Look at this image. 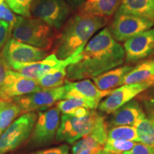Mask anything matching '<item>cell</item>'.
Wrapping results in <instances>:
<instances>
[{
	"instance_id": "6da1fadb",
	"label": "cell",
	"mask_w": 154,
	"mask_h": 154,
	"mask_svg": "<svg viewBox=\"0 0 154 154\" xmlns=\"http://www.w3.org/2000/svg\"><path fill=\"white\" fill-rule=\"evenodd\" d=\"M126 61L124 49L105 27L86 44L79 59L66 68V80L89 79L110 69L120 66Z\"/></svg>"
},
{
	"instance_id": "7a4b0ae2",
	"label": "cell",
	"mask_w": 154,
	"mask_h": 154,
	"mask_svg": "<svg viewBox=\"0 0 154 154\" xmlns=\"http://www.w3.org/2000/svg\"><path fill=\"white\" fill-rule=\"evenodd\" d=\"M107 23L106 18L77 12L67 20L56 38L53 54L60 60L79 55L94 34Z\"/></svg>"
},
{
	"instance_id": "3957f363",
	"label": "cell",
	"mask_w": 154,
	"mask_h": 154,
	"mask_svg": "<svg viewBox=\"0 0 154 154\" xmlns=\"http://www.w3.org/2000/svg\"><path fill=\"white\" fill-rule=\"evenodd\" d=\"M11 34L17 41L47 51L51 49L55 40L54 29L34 17H17Z\"/></svg>"
},
{
	"instance_id": "277c9868",
	"label": "cell",
	"mask_w": 154,
	"mask_h": 154,
	"mask_svg": "<svg viewBox=\"0 0 154 154\" xmlns=\"http://www.w3.org/2000/svg\"><path fill=\"white\" fill-rule=\"evenodd\" d=\"M99 116V113L94 109H91L89 113L82 118L63 114L56 134L57 140L70 144L76 143L93 130Z\"/></svg>"
},
{
	"instance_id": "5b68a950",
	"label": "cell",
	"mask_w": 154,
	"mask_h": 154,
	"mask_svg": "<svg viewBox=\"0 0 154 154\" xmlns=\"http://www.w3.org/2000/svg\"><path fill=\"white\" fill-rule=\"evenodd\" d=\"M72 8L66 0H36L32 6V17L60 29L69 19Z\"/></svg>"
},
{
	"instance_id": "8992f818",
	"label": "cell",
	"mask_w": 154,
	"mask_h": 154,
	"mask_svg": "<svg viewBox=\"0 0 154 154\" xmlns=\"http://www.w3.org/2000/svg\"><path fill=\"white\" fill-rule=\"evenodd\" d=\"M154 23L148 19L117 11L109 26V32L118 42H125L134 36L152 29Z\"/></svg>"
},
{
	"instance_id": "52a82bcc",
	"label": "cell",
	"mask_w": 154,
	"mask_h": 154,
	"mask_svg": "<svg viewBox=\"0 0 154 154\" xmlns=\"http://www.w3.org/2000/svg\"><path fill=\"white\" fill-rule=\"evenodd\" d=\"M36 121L34 112L24 113L0 136V154L13 151L29 137Z\"/></svg>"
},
{
	"instance_id": "ba28073f",
	"label": "cell",
	"mask_w": 154,
	"mask_h": 154,
	"mask_svg": "<svg viewBox=\"0 0 154 154\" xmlns=\"http://www.w3.org/2000/svg\"><path fill=\"white\" fill-rule=\"evenodd\" d=\"M64 86L51 88H43L40 91L18 96L12 100L20 109L21 113L36 110H47L58 101L64 99Z\"/></svg>"
},
{
	"instance_id": "9c48e42d",
	"label": "cell",
	"mask_w": 154,
	"mask_h": 154,
	"mask_svg": "<svg viewBox=\"0 0 154 154\" xmlns=\"http://www.w3.org/2000/svg\"><path fill=\"white\" fill-rule=\"evenodd\" d=\"M153 86V82H142L119 86L113 89L110 95L101 101L97 107L98 109L106 114H111Z\"/></svg>"
},
{
	"instance_id": "30bf717a",
	"label": "cell",
	"mask_w": 154,
	"mask_h": 154,
	"mask_svg": "<svg viewBox=\"0 0 154 154\" xmlns=\"http://www.w3.org/2000/svg\"><path fill=\"white\" fill-rule=\"evenodd\" d=\"M0 54L10 68L14 63H26L41 61L47 57L48 51L11 38L4 46Z\"/></svg>"
},
{
	"instance_id": "8fae6325",
	"label": "cell",
	"mask_w": 154,
	"mask_h": 154,
	"mask_svg": "<svg viewBox=\"0 0 154 154\" xmlns=\"http://www.w3.org/2000/svg\"><path fill=\"white\" fill-rule=\"evenodd\" d=\"M78 59L79 55L68 58L65 60H60L54 54H51L41 61L26 63H14L10 68L26 78L37 80L50 71L62 66H69L76 62Z\"/></svg>"
},
{
	"instance_id": "7c38bea8",
	"label": "cell",
	"mask_w": 154,
	"mask_h": 154,
	"mask_svg": "<svg viewBox=\"0 0 154 154\" xmlns=\"http://www.w3.org/2000/svg\"><path fill=\"white\" fill-rule=\"evenodd\" d=\"M43 89L37 81L26 78L12 69H9L3 85L0 87V99L12 101L14 98Z\"/></svg>"
},
{
	"instance_id": "4fadbf2b",
	"label": "cell",
	"mask_w": 154,
	"mask_h": 154,
	"mask_svg": "<svg viewBox=\"0 0 154 154\" xmlns=\"http://www.w3.org/2000/svg\"><path fill=\"white\" fill-rule=\"evenodd\" d=\"M59 116L60 111L57 107L39 112L32 136L34 144L42 146L52 141L59 127Z\"/></svg>"
},
{
	"instance_id": "5bb4252c",
	"label": "cell",
	"mask_w": 154,
	"mask_h": 154,
	"mask_svg": "<svg viewBox=\"0 0 154 154\" xmlns=\"http://www.w3.org/2000/svg\"><path fill=\"white\" fill-rule=\"evenodd\" d=\"M128 63L136 62L154 54V28L141 32L124 43Z\"/></svg>"
},
{
	"instance_id": "9a60e30c",
	"label": "cell",
	"mask_w": 154,
	"mask_h": 154,
	"mask_svg": "<svg viewBox=\"0 0 154 154\" xmlns=\"http://www.w3.org/2000/svg\"><path fill=\"white\" fill-rule=\"evenodd\" d=\"M63 86L66 90L64 99L74 97L83 98L98 105L103 98L110 95L113 91H101L90 79L74 82L66 80Z\"/></svg>"
},
{
	"instance_id": "2e32d148",
	"label": "cell",
	"mask_w": 154,
	"mask_h": 154,
	"mask_svg": "<svg viewBox=\"0 0 154 154\" xmlns=\"http://www.w3.org/2000/svg\"><path fill=\"white\" fill-rule=\"evenodd\" d=\"M108 138V125L105 117L100 114L96 124L89 134L76 142L72 149V154L83 150L98 149L101 151Z\"/></svg>"
},
{
	"instance_id": "e0dca14e",
	"label": "cell",
	"mask_w": 154,
	"mask_h": 154,
	"mask_svg": "<svg viewBox=\"0 0 154 154\" xmlns=\"http://www.w3.org/2000/svg\"><path fill=\"white\" fill-rule=\"evenodd\" d=\"M144 113L138 100L133 99L111 113L109 119L106 120L108 128L117 126H135Z\"/></svg>"
},
{
	"instance_id": "ac0fdd59",
	"label": "cell",
	"mask_w": 154,
	"mask_h": 154,
	"mask_svg": "<svg viewBox=\"0 0 154 154\" xmlns=\"http://www.w3.org/2000/svg\"><path fill=\"white\" fill-rule=\"evenodd\" d=\"M134 66L124 65L110 69L92 79L94 84L101 91H110L123 85L125 76L132 70Z\"/></svg>"
},
{
	"instance_id": "d6986e66",
	"label": "cell",
	"mask_w": 154,
	"mask_h": 154,
	"mask_svg": "<svg viewBox=\"0 0 154 154\" xmlns=\"http://www.w3.org/2000/svg\"><path fill=\"white\" fill-rule=\"evenodd\" d=\"M122 0H86L78 9V12L108 19L115 14Z\"/></svg>"
},
{
	"instance_id": "ffe728a7",
	"label": "cell",
	"mask_w": 154,
	"mask_h": 154,
	"mask_svg": "<svg viewBox=\"0 0 154 154\" xmlns=\"http://www.w3.org/2000/svg\"><path fill=\"white\" fill-rule=\"evenodd\" d=\"M118 11L136 15L154 23V0H122Z\"/></svg>"
},
{
	"instance_id": "44dd1931",
	"label": "cell",
	"mask_w": 154,
	"mask_h": 154,
	"mask_svg": "<svg viewBox=\"0 0 154 154\" xmlns=\"http://www.w3.org/2000/svg\"><path fill=\"white\" fill-rule=\"evenodd\" d=\"M142 82L154 83V57L141 61L134 66L125 76L123 85Z\"/></svg>"
},
{
	"instance_id": "7402d4cb",
	"label": "cell",
	"mask_w": 154,
	"mask_h": 154,
	"mask_svg": "<svg viewBox=\"0 0 154 154\" xmlns=\"http://www.w3.org/2000/svg\"><path fill=\"white\" fill-rule=\"evenodd\" d=\"M20 113V109L14 101L0 99V136Z\"/></svg>"
},
{
	"instance_id": "603a6c76",
	"label": "cell",
	"mask_w": 154,
	"mask_h": 154,
	"mask_svg": "<svg viewBox=\"0 0 154 154\" xmlns=\"http://www.w3.org/2000/svg\"><path fill=\"white\" fill-rule=\"evenodd\" d=\"M67 66H62L44 74L36 80L38 85L43 88H56L63 85L66 80Z\"/></svg>"
},
{
	"instance_id": "cb8c5ba5",
	"label": "cell",
	"mask_w": 154,
	"mask_h": 154,
	"mask_svg": "<svg viewBox=\"0 0 154 154\" xmlns=\"http://www.w3.org/2000/svg\"><path fill=\"white\" fill-rule=\"evenodd\" d=\"M98 104L94 102L88 101L83 98L74 97L63 99L58 101L57 107L63 114L72 115L76 109L80 107H85L88 109H95L98 107Z\"/></svg>"
},
{
	"instance_id": "d4e9b609",
	"label": "cell",
	"mask_w": 154,
	"mask_h": 154,
	"mask_svg": "<svg viewBox=\"0 0 154 154\" xmlns=\"http://www.w3.org/2000/svg\"><path fill=\"white\" fill-rule=\"evenodd\" d=\"M134 126L137 131L139 142L154 146V125L146 113L140 117Z\"/></svg>"
},
{
	"instance_id": "484cf974",
	"label": "cell",
	"mask_w": 154,
	"mask_h": 154,
	"mask_svg": "<svg viewBox=\"0 0 154 154\" xmlns=\"http://www.w3.org/2000/svg\"><path fill=\"white\" fill-rule=\"evenodd\" d=\"M139 142L137 131L134 126H117L108 128V138Z\"/></svg>"
},
{
	"instance_id": "4316f807",
	"label": "cell",
	"mask_w": 154,
	"mask_h": 154,
	"mask_svg": "<svg viewBox=\"0 0 154 154\" xmlns=\"http://www.w3.org/2000/svg\"><path fill=\"white\" fill-rule=\"evenodd\" d=\"M137 99L142 105L146 116L154 125V86L139 94Z\"/></svg>"
},
{
	"instance_id": "83f0119b",
	"label": "cell",
	"mask_w": 154,
	"mask_h": 154,
	"mask_svg": "<svg viewBox=\"0 0 154 154\" xmlns=\"http://www.w3.org/2000/svg\"><path fill=\"white\" fill-rule=\"evenodd\" d=\"M7 5L14 12L24 17H32L31 8L36 0H5Z\"/></svg>"
},
{
	"instance_id": "f1b7e54d",
	"label": "cell",
	"mask_w": 154,
	"mask_h": 154,
	"mask_svg": "<svg viewBox=\"0 0 154 154\" xmlns=\"http://www.w3.org/2000/svg\"><path fill=\"white\" fill-rule=\"evenodd\" d=\"M137 142L131 140L107 139L103 149L104 151L114 153H121L132 149Z\"/></svg>"
},
{
	"instance_id": "f546056e",
	"label": "cell",
	"mask_w": 154,
	"mask_h": 154,
	"mask_svg": "<svg viewBox=\"0 0 154 154\" xmlns=\"http://www.w3.org/2000/svg\"><path fill=\"white\" fill-rule=\"evenodd\" d=\"M17 17L9 8L7 3H0V20L5 21L10 24L11 29L14 27L17 21Z\"/></svg>"
},
{
	"instance_id": "4dcf8cb0",
	"label": "cell",
	"mask_w": 154,
	"mask_h": 154,
	"mask_svg": "<svg viewBox=\"0 0 154 154\" xmlns=\"http://www.w3.org/2000/svg\"><path fill=\"white\" fill-rule=\"evenodd\" d=\"M11 31L12 29L8 22L0 20V50L9 39Z\"/></svg>"
},
{
	"instance_id": "1f68e13d",
	"label": "cell",
	"mask_w": 154,
	"mask_h": 154,
	"mask_svg": "<svg viewBox=\"0 0 154 154\" xmlns=\"http://www.w3.org/2000/svg\"><path fill=\"white\" fill-rule=\"evenodd\" d=\"M122 154H154V146L137 142L132 149Z\"/></svg>"
},
{
	"instance_id": "d6a6232c",
	"label": "cell",
	"mask_w": 154,
	"mask_h": 154,
	"mask_svg": "<svg viewBox=\"0 0 154 154\" xmlns=\"http://www.w3.org/2000/svg\"><path fill=\"white\" fill-rule=\"evenodd\" d=\"M69 149L68 146L63 144V145L52 148V149L37 151L33 154H69Z\"/></svg>"
},
{
	"instance_id": "836d02e7",
	"label": "cell",
	"mask_w": 154,
	"mask_h": 154,
	"mask_svg": "<svg viewBox=\"0 0 154 154\" xmlns=\"http://www.w3.org/2000/svg\"><path fill=\"white\" fill-rule=\"evenodd\" d=\"M9 69H11L0 54V87L3 85Z\"/></svg>"
},
{
	"instance_id": "e575fe53",
	"label": "cell",
	"mask_w": 154,
	"mask_h": 154,
	"mask_svg": "<svg viewBox=\"0 0 154 154\" xmlns=\"http://www.w3.org/2000/svg\"><path fill=\"white\" fill-rule=\"evenodd\" d=\"M90 110H91V109H88L87 108L80 107L76 109L72 115L76 117H78V118H82V117L86 116L89 113Z\"/></svg>"
},
{
	"instance_id": "d590c367",
	"label": "cell",
	"mask_w": 154,
	"mask_h": 154,
	"mask_svg": "<svg viewBox=\"0 0 154 154\" xmlns=\"http://www.w3.org/2000/svg\"><path fill=\"white\" fill-rule=\"evenodd\" d=\"M72 9H79L86 0H66Z\"/></svg>"
},
{
	"instance_id": "8d00e7d4",
	"label": "cell",
	"mask_w": 154,
	"mask_h": 154,
	"mask_svg": "<svg viewBox=\"0 0 154 154\" xmlns=\"http://www.w3.org/2000/svg\"><path fill=\"white\" fill-rule=\"evenodd\" d=\"M100 150L98 149H87V150H83L80 151L79 153L77 154H99L100 153Z\"/></svg>"
},
{
	"instance_id": "74e56055",
	"label": "cell",
	"mask_w": 154,
	"mask_h": 154,
	"mask_svg": "<svg viewBox=\"0 0 154 154\" xmlns=\"http://www.w3.org/2000/svg\"><path fill=\"white\" fill-rule=\"evenodd\" d=\"M99 154H121V153H111V152L104 151V150H101V151H100Z\"/></svg>"
},
{
	"instance_id": "f35d334b",
	"label": "cell",
	"mask_w": 154,
	"mask_h": 154,
	"mask_svg": "<svg viewBox=\"0 0 154 154\" xmlns=\"http://www.w3.org/2000/svg\"></svg>"
}]
</instances>
